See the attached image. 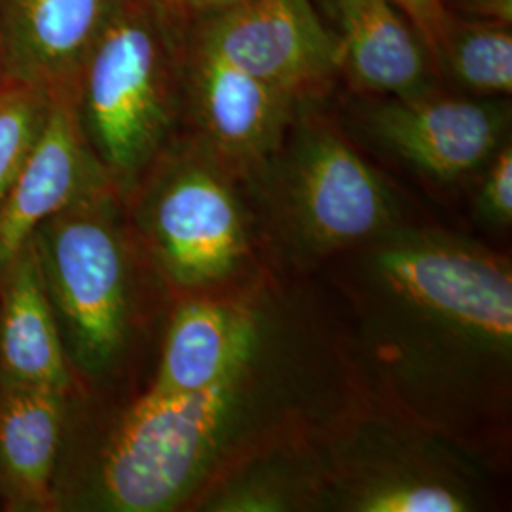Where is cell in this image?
<instances>
[{"label":"cell","instance_id":"obj_4","mask_svg":"<svg viewBox=\"0 0 512 512\" xmlns=\"http://www.w3.org/2000/svg\"><path fill=\"white\" fill-rule=\"evenodd\" d=\"M112 192L82 198L33 236L67 359L88 376L107 372L128 340V249Z\"/></svg>","mask_w":512,"mask_h":512},{"label":"cell","instance_id":"obj_15","mask_svg":"<svg viewBox=\"0 0 512 512\" xmlns=\"http://www.w3.org/2000/svg\"><path fill=\"white\" fill-rule=\"evenodd\" d=\"M258 346L255 319L245 310L209 300L183 304L165 336L150 389L192 393L251 365Z\"/></svg>","mask_w":512,"mask_h":512},{"label":"cell","instance_id":"obj_14","mask_svg":"<svg viewBox=\"0 0 512 512\" xmlns=\"http://www.w3.org/2000/svg\"><path fill=\"white\" fill-rule=\"evenodd\" d=\"M65 395L0 385V492L16 511H46L54 503Z\"/></svg>","mask_w":512,"mask_h":512},{"label":"cell","instance_id":"obj_19","mask_svg":"<svg viewBox=\"0 0 512 512\" xmlns=\"http://www.w3.org/2000/svg\"><path fill=\"white\" fill-rule=\"evenodd\" d=\"M480 203L484 213L499 224L512 220V150L499 148L482 184Z\"/></svg>","mask_w":512,"mask_h":512},{"label":"cell","instance_id":"obj_20","mask_svg":"<svg viewBox=\"0 0 512 512\" xmlns=\"http://www.w3.org/2000/svg\"><path fill=\"white\" fill-rule=\"evenodd\" d=\"M414 29L420 33L425 46L435 54L439 48L440 37L446 25V8L440 4V0H393Z\"/></svg>","mask_w":512,"mask_h":512},{"label":"cell","instance_id":"obj_6","mask_svg":"<svg viewBox=\"0 0 512 512\" xmlns=\"http://www.w3.org/2000/svg\"><path fill=\"white\" fill-rule=\"evenodd\" d=\"M287 209L298 238L327 253L378 238L395 205L378 173L332 129H306L287 169Z\"/></svg>","mask_w":512,"mask_h":512},{"label":"cell","instance_id":"obj_23","mask_svg":"<svg viewBox=\"0 0 512 512\" xmlns=\"http://www.w3.org/2000/svg\"><path fill=\"white\" fill-rule=\"evenodd\" d=\"M6 80V67H4V52H2V37H0V84Z\"/></svg>","mask_w":512,"mask_h":512},{"label":"cell","instance_id":"obj_22","mask_svg":"<svg viewBox=\"0 0 512 512\" xmlns=\"http://www.w3.org/2000/svg\"><path fill=\"white\" fill-rule=\"evenodd\" d=\"M446 2H454L463 6L469 12L484 16V19H495L503 23H511L512 0H440L444 6Z\"/></svg>","mask_w":512,"mask_h":512},{"label":"cell","instance_id":"obj_10","mask_svg":"<svg viewBox=\"0 0 512 512\" xmlns=\"http://www.w3.org/2000/svg\"><path fill=\"white\" fill-rule=\"evenodd\" d=\"M186 86L205 147L226 164H256L274 152L291 118L293 93L190 44Z\"/></svg>","mask_w":512,"mask_h":512},{"label":"cell","instance_id":"obj_16","mask_svg":"<svg viewBox=\"0 0 512 512\" xmlns=\"http://www.w3.org/2000/svg\"><path fill=\"white\" fill-rule=\"evenodd\" d=\"M435 54L459 86L482 95L512 92L511 23L448 16Z\"/></svg>","mask_w":512,"mask_h":512},{"label":"cell","instance_id":"obj_2","mask_svg":"<svg viewBox=\"0 0 512 512\" xmlns=\"http://www.w3.org/2000/svg\"><path fill=\"white\" fill-rule=\"evenodd\" d=\"M164 12L118 0L76 78L80 124L114 188L141 179L171 124V46Z\"/></svg>","mask_w":512,"mask_h":512},{"label":"cell","instance_id":"obj_21","mask_svg":"<svg viewBox=\"0 0 512 512\" xmlns=\"http://www.w3.org/2000/svg\"><path fill=\"white\" fill-rule=\"evenodd\" d=\"M145 2L160 8L164 14L181 12V14L207 16V14L219 12L222 8H228L232 4H238L241 0H145Z\"/></svg>","mask_w":512,"mask_h":512},{"label":"cell","instance_id":"obj_5","mask_svg":"<svg viewBox=\"0 0 512 512\" xmlns=\"http://www.w3.org/2000/svg\"><path fill=\"white\" fill-rule=\"evenodd\" d=\"M139 222L165 274L181 287L224 279L247 249L238 198L207 147L181 150L160 164Z\"/></svg>","mask_w":512,"mask_h":512},{"label":"cell","instance_id":"obj_9","mask_svg":"<svg viewBox=\"0 0 512 512\" xmlns=\"http://www.w3.org/2000/svg\"><path fill=\"white\" fill-rule=\"evenodd\" d=\"M376 139L423 173L452 181L488 162L501 145L505 110L494 101L389 99L370 112Z\"/></svg>","mask_w":512,"mask_h":512},{"label":"cell","instance_id":"obj_7","mask_svg":"<svg viewBox=\"0 0 512 512\" xmlns=\"http://www.w3.org/2000/svg\"><path fill=\"white\" fill-rule=\"evenodd\" d=\"M192 42L293 95L338 71L332 31L311 0H241L202 16Z\"/></svg>","mask_w":512,"mask_h":512},{"label":"cell","instance_id":"obj_8","mask_svg":"<svg viewBox=\"0 0 512 512\" xmlns=\"http://www.w3.org/2000/svg\"><path fill=\"white\" fill-rule=\"evenodd\" d=\"M107 188L114 186L86 139L74 88L50 93L37 143L0 202V268L18 255L46 220Z\"/></svg>","mask_w":512,"mask_h":512},{"label":"cell","instance_id":"obj_18","mask_svg":"<svg viewBox=\"0 0 512 512\" xmlns=\"http://www.w3.org/2000/svg\"><path fill=\"white\" fill-rule=\"evenodd\" d=\"M353 509L365 512H463L469 509V499L442 482L397 476L365 486L353 499Z\"/></svg>","mask_w":512,"mask_h":512},{"label":"cell","instance_id":"obj_13","mask_svg":"<svg viewBox=\"0 0 512 512\" xmlns=\"http://www.w3.org/2000/svg\"><path fill=\"white\" fill-rule=\"evenodd\" d=\"M0 385L71 389V363L33 239L0 268Z\"/></svg>","mask_w":512,"mask_h":512},{"label":"cell","instance_id":"obj_11","mask_svg":"<svg viewBox=\"0 0 512 512\" xmlns=\"http://www.w3.org/2000/svg\"><path fill=\"white\" fill-rule=\"evenodd\" d=\"M118 0H0L6 78L46 92L74 88Z\"/></svg>","mask_w":512,"mask_h":512},{"label":"cell","instance_id":"obj_3","mask_svg":"<svg viewBox=\"0 0 512 512\" xmlns=\"http://www.w3.org/2000/svg\"><path fill=\"white\" fill-rule=\"evenodd\" d=\"M251 365L192 393L148 389L118 421L101 454L99 505L160 512L183 503L238 421Z\"/></svg>","mask_w":512,"mask_h":512},{"label":"cell","instance_id":"obj_17","mask_svg":"<svg viewBox=\"0 0 512 512\" xmlns=\"http://www.w3.org/2000/svg\"><path fill=\"white\" fill-rule=\"evenodd\" d=\"M50 92L6 78L0 84V202L16 181L46 122Z\"/></svg>","mask_w":512,"mask_h":512},{"label":"cell","instance_id":"obj_1","mask_svg":"<svg viewBox=\"0 0 512 512\" xmlns=\"http://www.w3.org/2000/svg\"><path fill=\"white\" fill-rule=\"evenodd\" d=\"M355 291L368 351L410 403L458 406L509 370L511 264L440 232L366 241Z\"/></svg>","mask_w":512,"mask_h":512},{"label":"cell","instance_id":"obj_12","mask_svg":"<svg viewBox=\"0 0 512 512\" xmlns=\"http://www.w3.org/2000/svg\"><path fill=\"white\" fill-rule=\"evenodd\" d=\"M338 71L366 92L397 99L423 95L429 55L393 0H325Z\"/></svg>","mask_w":512,"mask_h":512}]
</instances>
